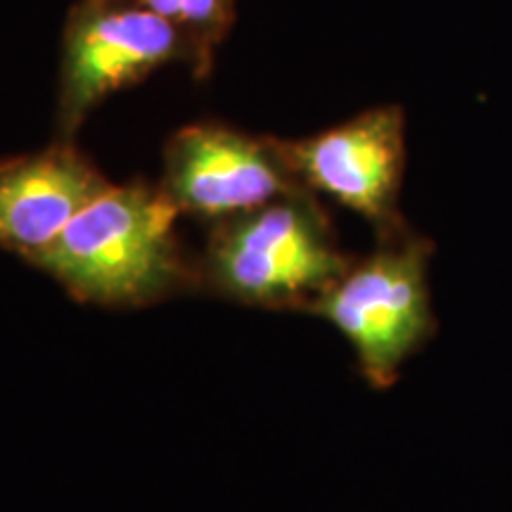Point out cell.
<instances>
[{
  "mask_svg": "<svg viewBox=\"0 0 512 512\" xmlns=\"http://www.w3.org/2000/svg\"><path fill=\"white\" fill-rule=\"evenodd\" d=\"M178 209L159 183H110L36 261L69 297L140 309L200 290V268L176 233Z\"/></svg>",
  "mask_w": 512,
  "mask_h": 512,
  "instance_id": "6da1fadb",
  "label": "cell"
},
{
  "mask_svg": "<svg viewBox=\"0 0 512 512\" xmlns=\"http://www.w3.org/2000/svg\"><path fill=\"white\" fill-rule=\"evenodd\" d=\"M354 264L309 190L211 226L200 287L256 309L306 311Z\"/></svg>",
  "mask_w": 512,
  "mask_h": 512,
  "instance_id": "7a4b0ae2",
  "label": "cell"
},
{
  "mask_svg": "<svg viewBox=\"0 0 512 512\" xmlns=\"http://www.w3.org/2000/svg\"><path fill=\"white\" fill-rule=\"evenodd\" d=\"M432 252V242L411 228L377 238L375 252L354 259L342 278L306 309L342 332L375 389L392 387L408 358L437 330L430 292Z\"/></svg>",
  "mask_w": 512,
  "mask_h": 512,
  "instance_id": "3957f363",
  "label": "cell"
},
{
  "mask_svg": "<svg viewBox=\"0 0 512 512\" xmlns=\"http://www.w3.org/2000/svg\"><path fill=\"white\" fill-rule=\"evenodd\" d=\"M171 64L200 76L195 48L171 22L128 0L74 3L62 31L57 138L74 140L107 98Z\"/></svg>",
  "mask_w": 512,
  "mask_h": 512,
  "instance_id": "277c9868",
  "label": "cell"
},
{
  "mask_svg": "<svg viewBox=\"0 0 512 512\" xmlns=\"http://www.w3.org/2000/svg\"><path fill=\"white\" fill-rule=\"evenodd\" d=\"M287 166L313 195L354 211L377 238L408 228L401 216L406 114L380 105L304 138H278Z\"/></svg>",
  "mask_w": 512,
  "mask_h": 512,
  "instance_id": "5b68a950",
  "label": "cell"
},
{
  "mask_svg": "<svg viewBox=\"0 0 512 512\" xmlns=\"http://www.w3.org/2000/svg\"><path fill=\"white\" fill-rule=\"evenodd\" d=\"M159 188L181 216L221 223L306 190L275 136H254L221 121L188 124L166 140Z\"/></svg>",
  "mask_w": 512,
  "mask_h": 512,
  "instance_id": "8992f818",
  "label": "cell"
},
{
  "mask_svg": "<svg viewBox=\"0 0 512 512\" xmlns=\"http://www.w3.org/2000/svg\"><path fill=\"white\" fill-rule=\"evenodd\" d=\"M112 181L74 140L0 162V247L34 266Z\"/></svg>",
  "mask_w": 512,
  "mask_h": 512,
  "instance_id": "52a82bcc",
  "label": "cell"
},
{
  "mask_svg": "<svg viewBox=\"0 0 512 512\" xmlns=\"http://www.w3.org/2000/svg\"><path fill=\"white\" fill-rule=\"evenodd\" d=\"M171 22L188 38L200 60V76L207 79L214 69L216 53L226 43L238 22L240 0H128Z\"/></svg>",
  "mask_w": 512,
  "mask_h": 512,
  "instance_id": "ba28073f",
  "label": "cell"
}]
</instances>
